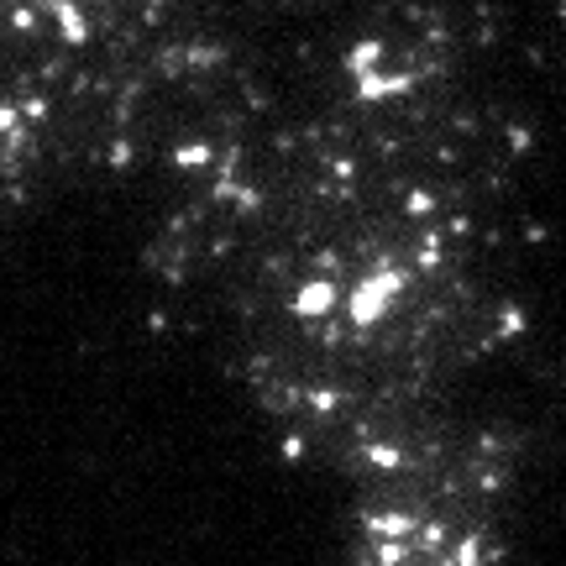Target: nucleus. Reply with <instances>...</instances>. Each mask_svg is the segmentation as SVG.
Instances as JSON below:
<instances>
[{"mask_svg":"<svg viewBox=\"0 0 566 566\" xmlns=\"http://www.w3.org/2000/svg\"><path fill=\"white\" fill-rule=\"evenodd\" d=\"M398 294H404V273H398V268H383V273H372V278H362L357 294H351V321H357V325H378Z\"/></svg>","mask_w":566,"mask_h":566,"instance_id":"nucleus-1","label":"nucleus"},{"mask_svg":"<svg viewBox=\"0 0 566 566\" xmlns=\"http://www.w3.org/2000/svg\"><path fill=\"white\" fill-rule=\"evenodd\" d=\"M378 58H383V43H378V37H362L357 48L346 53V69H351V79L372 74V69H378Z\"/></svg>","mask_w":566,"mask_h":566,"instance_id":"nucleus-5","label":"nucleus"},{"mask_svg":"<svg viewBox=\"0 0 566 566\" xmlns=\"http://www.w3.org/2000/svg\"><path fill=\"white\" fill-rule=\"evenodd\" d=\"M110 163H116V168H126V163H131V142H116V148H110Z\"/></svg>","mask_w":566,"mask_h":566,"instance_id":"nucleus-9","label":"nucleus"},{"mask_svg":"<svg viewBox=\"0 0 566 566\" xmlns=\"http://www.w3.org/2000/svg\"><path fill=\"white\" fill-rule=\"evenodd\" d=\"M48 11L58 16V32H63V43L79 48L84 37H90V26H84V11H79V0H48Z\"/></svg>","mask_w":566,"mask_h":566,"instance_id":"nucleus-4","label":"nucleus"},{"mask_svg":"<svg viewBox=\"0 0 566 566\" xmlns=\"http://www.w3.org/2000/svg\"><path fill=\"white\" fill-rule=\"evenodd\" d=\"M409 90H415V74H378V69H372V74H362L357 79V100H394V95H409Z\"/></svg>","mask_w":566,"mask_h":566,"instance_id":"nucleus-2","label":"nucleus"},{"mask_svg":"<svg viewBox=\"0 0 566 566\" xmlns=\"http://www.w3.org/2000/svg\"><path fill=\"white\" fill-rule=\"evenodd\" d=\"M210 158H216V148H210V142H184V148L173 152V163H178V168H205Z\"/></svg>","mask_w":566,"mask_h":566,"instance_id":"nucleus-6","label":"nucleus"},{"mask_svg":"<svg viewBox=\"0 0 566 566\" xmlns=\"http://www.w3.org/2000/svg\"><path fill=\"white\" fill-rule=\"evenodd\" d=\"M0 137H22V110L16 105H0Z\"/></svg>","mask_w":566,"mask_h":566,"instance_id":"nucleus-7","label":"nucleus"},{"mask_svg":"<svg viewBox=\"0 0 566 566\" xmlns=\"http://www.w3.org/2000/svg\"><path fill=\"white\" fill-rule=\"evenodd\" d=\"M22 116H26V121H43V116H48V100H43V95H37V100H26V105H22Z\"/></svg>","mask_w":566,"mask_h":566,"instance_id":"nucleus-8","label":"nucleus"},{"mask_svg":"<svg viewBox=\"0 0 566 566\" xmlns=\"http://www.w3.org/2000/svg\"><path fill=\"white\" fill-rule=\"evenodd\" d=\"M325 310H336V283L331 278H315V283H304L294 294V315H304V321H315Z\"/></svg>","mask_w":566,"mask_h":566,"instance_id":"nucleus-3","label":"nucleus"}]
</instances>
